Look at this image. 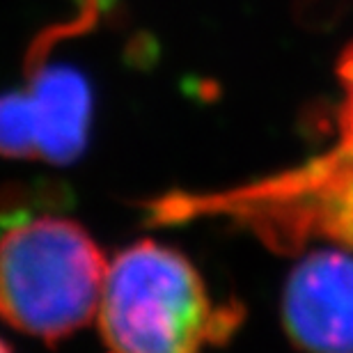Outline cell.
I'll list each match as a JSON object with an SVG mask.
<instances>
[{"mask_svg":"<svg viewBox=\"0 0 353 353\" xmlns=\"http://www.w3.org/2000/svg\"><path fill=\"white\" fill-rule=\"evenodd\" d=\"M97 321L108 353H202L234 333L241 310L216 303L186 255L143 239L110 262Z\"/></svg>","mask_w":353,"mask_h":353,"instance_id":"cell-1","label":"cell"},{"mask_svg":"<svg viewBox=\"0 0 353 353\" xmlns=\"http://www.w3.org/2000/svg\"><path fill=\"white\" fill-rule=\"evenodd\" d=\"M110 262L81 223L41 214L0 236V321L46 344L99 312Z\"/></svg>","mask_w":353,"mask_h":353,"instance_id":"cell-2","label":"cell"},{"mask_svg":"<svg viewBox=\"0 0 353 353\" xmlns=\"http://www.w3.org/2000/svg\"><path fill=\"white\" fill-rule=\"evenodd\" d=\"M90 92L69 69H48L30 92L0 99V154L67 163L83 150Z\"/></svg>","mask_w":353,"mask_h":353,"instance_id":"cell-3","label":"cell"},{"mask_svg":"<svg viewBox=\"0 0 353 353\" xmlns=\"http://www.w3.org/2000/svg\"><path fill=\"white\" fill-rule=\"evenodd\" d=\"M282 314L287 333L307 353H353V259L326 250L296 266Z\"/></svg>","mask_w":353,"mask_h":353,"instance_id":"cell-4","label":"cell"},{"mask_svg":"<svg viewBox=\"0 0 353 353\" xmlns=\"http://www.w3.org/2000/svg\"><path fill=\"white\" fill-rule=\"evenodd\" d=\"M342 105H340V136H353V46L340 62Z\"/></svg>","mask_w":353,"mask_h":353,"instance_id":"cell-5","label":"cell"},{"mask_svg":"<svg viewBox=\"0 0 353 353\" xmlns=\"http://www.w3.org/2000/svg\"><path fill=\"white\" fill-rule=\"evenodd\" d=\"M0 353H14L12 347H10V344H7L5 340H0Z\"/></svg>","mask_w":353,"mask_h":353,"instance_id":"cell-6","label":"cell"}]
</instances>
